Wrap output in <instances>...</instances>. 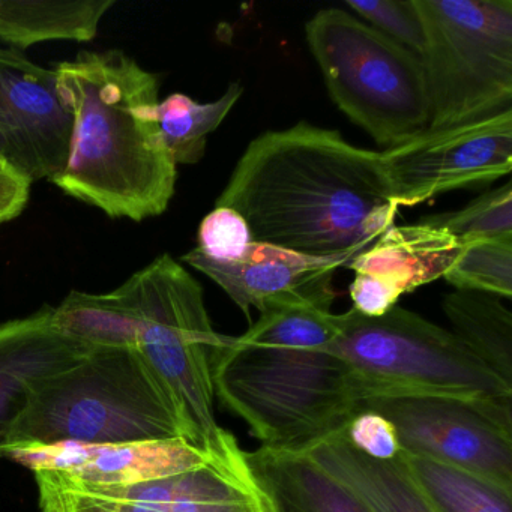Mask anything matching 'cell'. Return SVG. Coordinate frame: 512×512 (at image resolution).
<instances>
[{
    "mask_svg": "<svg viewBox=\"0 0 512 512\" xmlns=\"http://www.w3.org/2000/svg\"><path fill=\"white\" fill-rule=\"evenodd\" d=\"M419 223L446 230L461 245L512 239V184L508 181L458 211L425 215Z\"/></svg>",
    "mask_w": 512,
    "mask_h": 512,
    "instance_id": "obj_24",
    "label": "cell"
},
{
    "mask_svg": "<svg viewBox=\"0 0 512 512\" xmlns=\"http://www.w3.org/2000/svg\"><path fill=\"white\" fill-rule=\"evenodd\" d=\"M91 350L56 325L53 307L0 325V446L25 410L34 385L67 370Z\"/></svg>",
    "mask_w": 512,
    "mask_h": 512,
    "instance_id": "obj_15",
    "label": "cell"
},
{
    "mask_svg": "<svg viewBox=\"0 0 512 512\" xmlns=\"http://www.w3.org/2000/svg\"><path fill=\"white\" fill-rule=\"evenodd\" d=\"M191 442L172 395L136 349H92L41 380L0 446L13 451L58 443Z\"/></svg>",
    "mask_w": 512,
    "mask_h": 512,
    "instance_id": "obj_4",
    "label": "cell"
},
{
    "mask_svg": "<svg viewBox=\"0 0 512 512\" xmlns=\"http://www.w3.org/2000/svg\"><path fill=\"white\" fill-rule=\"evenodd\" d=\"M403 460L434 512H512L509 488L404 451Z\"/></svg>",
    "mask_w": 512,
    "mask_h": 512,
    "instance_id": "obj_21",
    "label": "cell"
},
{
    "mask_svg": "<svg viewBox=\"0 0 512 512\" xmlns=\"http://www.w3.org/2000/svg\"><path fill=\"white\" fill-rule=\"evenodd\" d=\"M337 314L283 308L239 337L221 335L212 356L215 398L263 448L305 452L358 412L352 374L331 350Z\"/></svg>",
    "mask_w": 512,
    "mask_h": 512,
    "instance_id": "obj_3",
    "label": "cell"
},
{
    "mask_svg": "<svg viewBox=\"0 0 512 512\" xmlns=\"http://www.w3.org/2000/svg\"><path fill=\"white\" fill-rule=\"evenodd\" d=\"M463 245L446 230L427 224L391 226L347 268L380 284L395 302L445 277Z\"/></svg>",
    "mask_w": 512,
    "mask_h": 512,
    "instance_id": "obj_16",
    "label": "cell"
},
{
    "mask_svg": "<svg viewBox=\"0 0 512 512\" xmlns=\"http://www.w3.org/2000/svg\"><path fill=\"white\" fill-rule=\"evenodd\" d=\"M244 88L232 83L214 103L200 104L185 94L169 95L158 106V124L176 164H196L206 151V140L229 115Z\"/></svg>",
    "mask_w": 512,
    "mask_h": 512,
    "instance_id": "obj_23",
    "label": "cell"
},
{
    "mask_svg": "<svg viewBox=\"0 0 512 512\" xmlns=\"http://www.w3.org/2000/svg\"><path fill=\"white\" fill-rule=\"evenodd\" d=\"M56 325L91 349H136V316L122 290L73 292L53 307Z\"/></svg>",
    "mask_w": 512,
    "mask_h": 512,
    "instance_id": "obj_22",
    "label": "cell"
},
{
    "mask_svg": "<svg viewBox=\"0 0 512 512\" xmlns=\"http://www.w3.org/2000/svg\"><path fill=\"white\" fill-rule=\"evenodd\" d=\"M314 464L355 494L371 512H434L403 460H374L356 451L343 431L304 452Z\"/></svg>",
    "mask_w": 512,
    "mask_h": 512,
    "instance_id": "obj_17",
    "label": "cell"
},
{
    "mask_svg": "<svg viewBox=\"0 0 512 512\" xmlns=\"http://www.w3.org/2000/svg\"><path fill=\"white\" fill-rule=\"evenodd\" d=\"M31 182L11 170H0V226L16 220L29 203Z\"/></svg>",
    "mask_w": 512,
    "mask_h": 512,
    "instance_id": "obj_29",
    "label": "cell"
},
{
    "mask_svg": "<svg viewBox=\"0 0 512 512\" xmlns=\"http://www.w3.org/2000/svg\"><path fill=\"white\" fill-rule=\"evenodd\" d=\"M305 37L335 106L386 149L430 127L421 59L338 8L308 20Z\"/></svg>",
    "mask_w": 512,
    "mask_h": 512,
    "instance_id": "obj_7",
    "label": "cell"
},
{
    "mask_svg": "<svg viewBox=\"0 0 512 512\" xmlns=\"http://www.w3.org/2000/svg\"><path fill=\"white\" fill-rule=\"evenodd\" d=\"M182 262L211 278L250 319L260 313L283 308H311L331 313L337 293L334 278L353 257H313L274 245L251 242L235 262H215L197 248L181 257Z\"/></svg>",
    "mask_w": 512,
    "mask_h": 512,
    "instance_id": "obj_13",
    "label": "cell"
},
{
    "mask_svg": "<svg viewBox=\"0 0 512 512\" xmlns=\"http://www.w3.org/2000/svg\"><path fill=\"white\" fill-rule=\"evenodd\" d=\"M119 289L136 316V350L172 395L191 443L220 451L233 437L215 416L212 356L223 334L209 319L202 284L163 254Z\"/></svg>",
    "mask_w": 512,
    "mask_h": 512,
    "instance_id": "obj_6",
    "label": "cell"
},
{
    "mask_svg": "<svg viewBox=\"0 0 512 512\" xmlns=\"http://www.w3.org/2000/svg\"><path fill=\"white\" fill-rule=\"evenodd\" d=\"M430 127L442 130L512 109L511 0H413Z\"/></svg>",
    "mask_w": 512,
    "mask_h": 512,
    "instance_id": "obj_8",
    "label": "cell"
},
{
    "mask_svg": "<svg viewBox=\"0 0 512 512\" xmlns=\"http://www.w3.org/2000/svg\"><path fill=\"white\" fill-rule=\"evenodd\" d=\"M217 206L238 212L253 242L353 259L394 226L398 212L380 152L307 122L254 139Z\"/></svg>",
    "mask_w": 512,
    "mask_h": 512,
    "instance_id": "obj_1",
    "label": "cell"
},
{
    "mask_svg": "<svg viewBox=\"0 0 512 512\" xmlns=\"http://www.w3.org/2000/svg\"><path fill=\"white\" fill-rule=\"evenodd\" d=\"M0 170H11L2 158H0ZM11 172H14V170H11Z\"/></svg>",
    "mask_w": 512,
    "mask_h": 512,
    "instance_id": "obj_30",
    "label": "cell"
},
{
    "mask_svg": "<svg viewBox=\"0 0 512 512\" xmlns=\"http://www.w3.org/2000/svg\"><path fill=\"white\" fill-rule=\"evenodd\" d=\"M329 346L349 367L358 406L389 395L512 406V386L451 331L398 305L380 317H365L353 308L337 314V334Z\"/></svg>",
    "mask_w": 512,
    "mask_h": 512,
    "instance_id": "obj_5",
    "label": "cell"
},
{
    "mask_svg": "<svg viewBox=\"0 0 512 512\" xmlns=\"http://www.w3.org/2000/svg\"><path fill=\"white\" fill-rule=\"evenodd\" d=\"M457 290L512 298V239H488L463 245L445 274Z\"/></svg>",
    "mask_w": 512,
    "mask_h": 512,
    "instance_id": "obj_25",
    "label": "cell"
},
{
    "mask_svg": "<svg viewBox=\"0 0 512 512\" xmlns=\"http://www.w3.org/2000/svg\"><path fill=\"white\" fill-rule=\"evenodd\" d=\"M247 460L274 512H371L304 452L260 446Z\"/></svg>",
    "mask_w": 512,
    "mask_h": 512,
    "instance_id": "obj_18",
    "label": "cell"
},
{
    "mask_svg": "<svg viewBox=\"0 0 512 512\" xmlns=\"http://www.w3.org/2000/svg\"><path fill=\"white\" fill-rule=\"evenodd\" d=\"M43 512H274L235 436L196 469L103 487L56 470H35Z\"/></svg>",
    "mask_w": 512,
    "mask_h": 512,
    "instance_id": "obj_9",
    "label": "cell"
},
{
    "mask_svg": "<svg viewBox=\"0 0 512 512\" xmlns=\"http://www.w3.org/2000/svg\"><path fill=\"white\" fill-rule=\"evenodd\" d=\"M214 452L203 451L185 439H173L113 445L58 443L19 449L7 458L32 472L56 470L88 484L118 487L196 469L208 463Z\"/></svg>",
    "mask_w": 512,
    "mask_h": 512,
    "instance_id": "obj_14",
    "label": "cell"
},
{
    "mask_svg": "<svg viewBox=\"0 0 512 512\" xmlns=\"http://www.w3.org/2000/svg\"><path fill=\"white\" fill-rule=\"evenodd\" d=\"M71 133L55 71L0 49V158L31 184L52 181L67 164Z\"/></svg>",
    "mask_w": 512,
    "mask_h": 512,
    "instance_id": "obj_12",
    "label": "cell"
},
{
    "mask_svg": "<svg viewBox=\"0 0 512 512\" xmlns=\"http://www.w3.org/2000/svg\"><path fill=\"white\" fill-rule=\"evenodd\" d=\"M53 71L73 133L67 164L50 182L110 218L164 214L178 164L158 124V77L121 50L82 52Z\"/></svg>",
    "mask_w": 512,
    "mask_h": 512,
    "instance_id": "obj_2",
    "label": "cell"
},
{
    "mask_svg": "<svg viewBox=\"0 0 512 512\" xmlns=\"http://www.w3.org/2000/svg\"><path fill=\"white\" fill-rule=\"evenodd\" d=\"M343 436L356 451L374 460H392L401 452L394 425L374 410L356 412L344 428Z\"/></svg>",
    "mask_w": 512,
    "mask_h": 512,
    "instance_id": "obj_28",
    "label": "cell"
},
{
    "mask_svg": "<svg viewBox=\"0 0 512 512\" xmlns=\"http://www.w3.org/2000/svg\"><path fill=\"white\" fill-rule=\"evenodd\" d=\"M197 250L215 262H235L250 247V229L244 218L226 206H215L199 227Z\"/></svg>",
    "mask_w": 512,
    "mask_h": 512,
    "instance_id": "obj_27",
    "label": "cell"
},
{
    "mask_svg": "<svg viewBox=\"0 0 512 512\" xmlns=\"http://www.w3.org/2000/svg\"><path fill=\"white\" fill-rule=\"evenodd\" d=\"M346 7L380 34L421 56L424 35L413 0H347Z\"/></svg>",
    "mask_w": 512,
    "mask_h": 512,
    "instance_id": "obj_26",
    "label": "cell"
},
{
    "mask_svg": "<svg viewBox=\"0 0 512 512\" xmlns=\"http://www.w3.org/2000/svg\"><path fill=\"white\" fill-rule=\"evenodd\" d=\"M508 299L455 290L443 299L452 334L503 382L512 386V313Z\"/></svg>",
    "mask_w": 512,
    "mask_h": 512,
    "instance_id": "obj_20",
    "label": "cell"
},
{
    "mask_svg": "<svg viewBox=\"0 0 512 512\" xmlns=\"http://www.w3.org/2000/svg\"><path fill=\"white\" fill-rule=\"evenodd\" d=\"M395 205H421L458 188L490 184L512 169V109L481 121L425 130L380 152Z\"/></svg>",
    "mask_w": 512,
    "mask_h": 512,
    "instance_id": "obj_11",
    "label": "cell"
},
{
    "mask_svg": "<svg viewBox=\"0 0 512 512\" xmlns=\"http://www.w3.org/2000/svg\"><path fill=\"white\" fill-rule=\"evenodd\" d=\"M115 0H0V41L17 52L44 41L88 43Z\"/></svg>",
    "mask_w": 512,
    "mask_h": 512,
    "instance_id": "obj_19",
    "label": "cell"
},
{
    "mask_svg": "<svg viewBox=\"0 0 512 512\" xmlns=\"http://www.w3.org/2000/svg\"><path fill=\"white\" fill-rule=\"evenodd\" d=\"M361 409L391 421L401 451L512 490V406L439 395H389L362 401Z\"/></svg>",
    "mask_w": 512,
    "mask_h": 512,
    "instance_id": "obj_10",
    "label": "cell"
}]
</instances>
